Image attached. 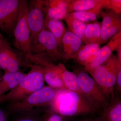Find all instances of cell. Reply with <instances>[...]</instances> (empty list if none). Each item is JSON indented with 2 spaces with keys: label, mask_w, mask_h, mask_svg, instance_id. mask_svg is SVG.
Wrapping results in <instances>:
<instances>
[{
  "label": "cell",
  "mask_w": 121,
  "mask_h": 121,
  "mask_svg": "<svg viewBox=\"0 0 121 121\" xmlns=\"http://www.w3.org/2000/svg\"><path fill=\"white\" fill-rule=\"evenodd\" d=\"M52 102L53 111L62 117H73L95 112L98 109L86 97L67 90H60Z\"/></svg>",
  "instance_id": "obj_1"
},
{
  "label": "cell",
  "mask_w": 121,
  "mask_h": 121,
  "mask_svg": "<svg viewBox=\"0 0 121 121\" xmlns=\"http://www.w3.org/2000/svg\"><path fill=\"white\" fill-rule=\"evenodd\" d=\"M31 68L30 71L16 86L3 95V102H14L20 101L43 87L44 80L41 66L26 64Z\"/></svg>",
  "instance_id": "obj_2"
},
{
  "label": "cell",
  "mask_w": 121,
  "mask_h": 121,
  "mask_svg": "<svg viewBox=\"0 0 121 121\" xmlns=\"http://www.w3.org/2000/svg\"><path fill=\"white\" fill-rule=\"evenodd\" d=\"M121 69V62L112 55L95 69L91 76L98 85L105 97L115 96L114 90L118 72Z\"/></svg>",
  "instance_id": "obj_3"
},
{
  "label": "cell",
  "mask_w": 121,
  "mask_h": 121,
  "mask_svg": "<svg viewBox=\"0 0 121 121\" xmlns=\"http://www.w3.org/2000/svg\"><path fill=\"white\" fill-rule=\"evenodd\" d=\"M28 5L27 1L22 0L17 21L13 30L15 46L25 55L31 54V33L27 21Z\"/></svg>",
  "instance_id": "obj_4"
},
{
  "label": "cell",
  "mask_w": 121,
  "mask_h": 121,
  "mask_svg": "<svg viewBox=\"0 0 121 121\" xmlns=\"http://www.w3.org/2000/svg\"><path fill=\"white\" fill-rule=\"evenodd\" d=\"M56 92L55 89L49 86H43L22 100L9 103V108L14 112H27L34 107L52 102Z\"/></svg>",
  "instance_id": "obj_5"
},
{
  "label": "cell",
  "mask_w": 121,
  "mask_h": 121,
  "mask_svg": "<svg viewBox=\"0 0 121 121\" xmlns=\"http://www.w3.org/2000/svg\"><path fill=\"white\" fill-rule=\"evenodd\" d=\"M41 53L47 55L53 62L63 59L62 53L59 50L56 38L45 28L39 33L31 44V54Z\"/></svg>",
  "instance_id": "obj_6"
},
{
  "label": "cell",
  "mask_w": 121,
  "mask_h": 121,
  "mask_svg": "<svg viewBox=\"0 0 121 121\" xmlns=\"http://www.w3.org/2000/svg\"><path fill=\"white\" fill-rule=\"evenodd\" d=\"M79 84L83 94L98 108H103L108 103L106 97L92 77L85 72L77 74Z\"/></svg>",
  "instance_id": "obj_7"
},
{
  "label": "cell",
  "mask_w": 121,
  "mask_h": 121,
  "mask_svg": "<svg viewBox=\"0 0 121 121\" xmlns=\"http://www.w3.org/2000/svg\"><path fill=\"white\" fill-rule=\"evenodd\" d=\"M22 0H0V29L7 33L13 30Z\"/></svg>",
  "instance_id": "obj_8"
},
{
  "label": "cell",
  "mask_w": 121,
  "mask_h": 121,
  "mask_svg": "<svg viewBox=\"0 0 121 121\" xmlns=\"http://www.w3.org/2000/svg\"><path fill=\"white\" fill-rule=\"evenodd\" d=\"M45 17L43 0L31 1L28 5L27 21L31 33V44L44 28Z\"/></svg>",
  "instance_id": "obj_9"
},
{
  "label": "cell",
  "mask_w": 121,
  "mask_h": 121,
  "mask_svg": "<svg viewBox=\"0 0 121 121\" xmlns=\"http://www.w3.org/2000/svg\"><path fill=\"white\" fill-rule=\"evenodd\" d=\"M82 40L70 31H66L62 40L63 58L69 60L75 58L82 47Z\"/></svg>",
  "instance_id": "obj_10"
},
{
  "label": "cell",
  "mask_w": 121,
  "mask_h": 121,
  "mask_svg": "<svg viewBox=\"0 0 121 121\" xmlns=\"http://www.w3.org/2000/svg\"><path fill=\"white\" fill-rule=\"evenodd\" d=\"M20 61L9 43L0 49V67L5 72L19 71Z\"/></svg>",
  "instance_id": "obj_11"
},
{
  "label": "cell",
  "mask_w": 121,
  "mask_h": 121,
  "mask_svg": "<svg viewBox=\"0 0 121 121\" xmlns=\"http://www.w3.org/2000/svg\"><path fill=\"white\" fill-rule=\"evenodd\" d=\"M69 0H43L45 17L51 19L60 20L67 15V4Z\"/></svg>",
  "instance_id": "obj_12"
},
{
  "label": "cell",
  "mask_w": 121,
  "mask_h": 121,
  "mask_svg": "<svg viewBox=\"0 0 121 121\" xmlns=\"http://www.w3.org/2000/svg\"><path fill=\"white\" fill-rule=\"evenodd\" d=\"M103 109L101 121H121V101L119 98L114 96Z\"/></svg>",
  "instance_id": "obj_13"
},
{
  "label": "cell",
  "mask_w": 121,
  "mask_h": 121,
  "mask_svg": "<svg viewBox=\"0 0 121 121\" xmlns=\"http://www.w3.org/2000/svg\"><path fill=\"white\" fill-rule=\"evenodd\" d=\"M105 0H69L68 13L86 11L103 8Z\"/></svg>",
  "instance_id": "obj_14"
},
{
  "label": "cell",
  "mask_w": 121,
  "mask_h": 121,
  "mask_svg": "<svg viewBox=\"0 0 121 121\" xmlns=\"http://www.w3.org/2000/svg\"><path fill=\"white\" fill-rule=\"evenodd\" d=\"M26 74L19 71L13 72H5L0 79V95L16 86L24 78Z\"/></svg>",
  "instance_id": "obj_15"
},
{
  "label": "cell",
  "mask_w": 121,
  "mask_h": 121,
  "mask_svg": "<svg viewBox=\"0 0 121 121\" xmlns=\"http://www.w3.org/2000/svg\"><path fill=\"white\" fill-rule=\"evenodd\" d=\"M58 66V71L67 90L84 96L80 90L76 74L67 70L62 64H59Z\"/></svg>",
  "instance_id": "obj_16"
},
{
  "label": "cell",
  "mask_w": 121,
  "mask_h": 121,
  "mask_svg": "<svg viewBox=\"0 0 121 121\" xmlns=\"http://www.w3.org/2000/svg\"><path fill=\"white\" fill-rule=\"evenodd\" d=\"M41 67L44 81L49 85V86L55 89L68 90L60 75L58 72V65H56L54 68H46L42 66Z\"/></svg>",
  "instance_id": "obj_17"
},
{
  "label": "cell",
  "mask_w": 121,
  "mask_h": 121,
  "mask_svg": "<svg viewBox=\"0 0 121 121\" xmlns=\"http://www.w3.org/2000/svg\"><path fill=\"white\" fill-rule=\"evenodd\" d=\"M100 49L97 44H90L82 46L75 59L76 62L85 66L90 62L97 54Z\"/></svg>",
  "instance_id": "obj_18"
},
{
  "label": "cell",
  "mask_w": 121,
  "mask_h": 121,
  "mask_svg": "<svg viewBox=\"0 0 121 121\" xmlns=\"http://www.w3.org/2000/svg\"><path fill=\"white\" fill-rule=\"evenodd\" d=\"M44 27L50 31L56 38L59 48L62 47V40L66 30L60 20L45 17Z\"/></svg>",
  "instance_id": "obj_19"
},
{
  "label": "cell",
  "mask_w": 121,
  "mask_h": 121,
  "mask_svg": "<svg viewBox=\"0 0 121 121\" xmlns=\"http://www.w3.org/2000/svg\"><path fill=\"white\" fill-rule=\"evenodd\" d=\"M114 51L108 44L99 49L95 57L85 67V70L91 75L94 71L100 66L112 55Z\"/></svg>",
  "instance_id": "obj_20"
},
{
  "label": "cell",
  "mask_w": 121,
  "mask_h": 121,
  "mask_svg": "<svg viewBox=\"0 0 121 121\" xmlns=\"http://www.w3.org/2000/svg\"><path fill=\"white\" fill-rule=\"evenodd\" d=\"M101 23L95 21L87 25L82 40L86 44H102L101 38Z\"/></svg>",
  "instance_id": "obj_21"
},
{
  "label": "cell",
  "mask_w": 121,
  "mask_h": 121,
  "mask_svg": "<svg viewBox=\"0 0 121 121\" xmlns=\"http://www.w3.org/2000/svg\"><path fill=\"white\" fill-rule=\"evenodd\" d=\"M64 20L67 24L70 31L75 34L82 39L87 24L82 22L68 13Z\"/></svg>",
  "instance_id": "obj_22"
},
{
  "label": "cell",
  "mask_w": 121,
  "mask_h": 121,
  "mask_svg": "<svg viewBox=\"0 0 121 121\" xmlns=\"http://www.w3.org/2000/svg\"><path fill=\"white\" fill-rule=\"evenodd\" d=\"M100 14L103 19L101 27V39L109 28L115 22L121 19V17L120 14L115 13L112 11L101 12Z\"/></svg>",
  "instance_id": "obj_23"
},
{
  "label": "cell",
  "mask_w": 121,
  "mask_h": 121,
  "mask_svg": "<svg viewBox=\"0 0 121 121\" xmlns=\"http://www.w3.org/2000/svg\"><path fill=\"white\" fill-rule=\"evenodd\" d=\"M101 9H95L89 11H78L69 14L75 19L86 23L96 20L99 16Z\"/></svg>",
  "instance_id": "obj_24"
},
{
  "label": "cell",
  "mask_w": 121,
  "mask_h": 121,
  "mask_svg": "<svg viewBox=\"0 0 121 121\" xmlns=\"http://www.w3.org/2000/svg\"><path fill=\"white\" fill-rule=\"evenodd\" d=\"M121 30V20L119 19L115 22L107 31L103 37L101 39L102 44L109 41L117 34Z\"/></svg>",
  "instance_id": "obj_25"
},
{
  "label": "cell",
  "mask_w": 121,
  "mask_h": 121,
  "mask_svg": "<svg viewBox=\"0 0 121 121\" xmlns=\"http://www.w3.org/2000/svg\"><path fill=\"white\" fill-rule=\"evenodd\" d=\"M111 9L115 13L120 14L121 12V0H105L103 8Z\"/></svg>",
  "instance_id": "obj_26"
},
{
  "label": "cell",
  "mask_w": 121,
  "mask_h": 121,
  "mask_svg": "<svg viewBox=\"0 0 121 121\" xmlns=\"http://www.w3.org/2000/svg\"><path fill=\"white\" fill-rule=\"evenodd\" d=\"M44 121H63V117L56 113L52 114L47 117Z\"/></svg>",
  "instance_id": "obj_27"
},
{
  "label": "cell",
  "mask_w": 121,
  "mask_h": 121,
  "mask_svg": "<svg viewBox=\"0 0 121 121\" xmlns=\"http://www.w3.org/2000/svg\"><path fill=\"white\" fill-rule=\"evenodd\" d=\"M115 86H116L117 91L119 92H121V69H120L118 72Z\"/></svg>",
  "instance_id": "obj_28"
},
{
  "label": "cell",
  "mask_w": 121,
  "mask_h": 121,
  "mask_svg": "<svg viewBox=\"0 0 121 121\" xmlns=\"http://www.w3.org/2000/svg\"><path fill=\"white\" fill-rule=\"evenodd\" d=\"M15 121H40L36 118L32 117H26L21 118Z\"/></svg>",
  "instance_id": "obj_29"
},
{
  "label": "cell",
  "mask_w": 121,
  "mask_h": 121,
  "mask_svg": "<svg viewBox=\"0 0 121 121\" xmlns=\"http://www.w3.org/2000/svg\"><path fill=\"white\" fill-rule=\"evenodd\" d=\"M8 43L7 40L0 33V49Z\"/></svg>",
  "instance_id": "obj_30"
},
{
  "label": "cell",
  "mask_w": 121,
  "mask_h": 121,
  "mask_svg": "<svg viewBox=\"0 0 121 121\" xmlns=\"http://www.w3.org/2000/svg\"><path fill=\"white\" fill-rule=\"evenodd\" d=\"M0 121H7V115L4 111L0 109Z\"/></svg>",
  "instance_id": "obj_31"
},
{
  "label": "cell",
  "mask_w": 121,
  "mask_h": 121,
  "mask_svg": "<svg viewBox=\"0 0 121 121\" xmlns=\"http://www.w3.org/2000/svg\"><path fill=\"white\" fill-rule=\"evenodd\" d=\"M80 121H101L100 119H94L92 118H89V119H83Z\"/></svg>",
  "instance_id": "obj_32"
},
{
  "label": "cell",
  "mask_w": 121,
  "mask_h": 121,
  "mask_svg": "<svg viewBox=\"0 0 121 121\" xmlns=\"http://www.w3.org/2000/svg\"><path fill=\"white\" fill-rule=\"evenodd\" d=\"M4 95H0V104L3 103V97Z\"/></svg>",
  "instance_id": "obj_33"
},
{
  "label": "cell",
  "mask_w": 121,
  "mask_h": 121,
  "mask_svg": "<svg viewBox=\"0 0 121 121\" xmlns=\"http://www.w3.org/2000/svg\"><path fill=\"white\" fill-rule=\"evenodd\" d=\"M1 77H0V79H1Z\"/></svg>",
  "instance_id": "obj_34"
},
{
  "label": "cell",
  "mask_w": 121,
  "mask_h": 121,
  "mask_svg": "<svg viewBox=\"0 0 121 121\" xmlns=\"http://www.w3.org/2000/svg\"></svg>",
  "instance_id": "obj_35"
}]
</instances>
